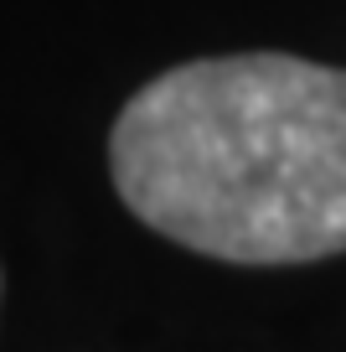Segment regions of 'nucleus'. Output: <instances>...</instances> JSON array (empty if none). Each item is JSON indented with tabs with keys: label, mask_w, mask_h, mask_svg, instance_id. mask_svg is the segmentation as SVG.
<instances>
[{
	"label": "nucleus",
	"mask_w": 346,
	"mask_h": 352,
	"mask_svg": "<svg viewBox=\"0 0 346 352\" xmlns=\"http://www.w3.org/2000/svg\"><path fill=\"white\" fill-rule=\"evenodd\" d=\"M140 223L233 264L346 249V73L290 52L186 63L124 104L108 140Z\"/></svg>",
	"instance_id": "nucleus-1"
}]
</instances>
